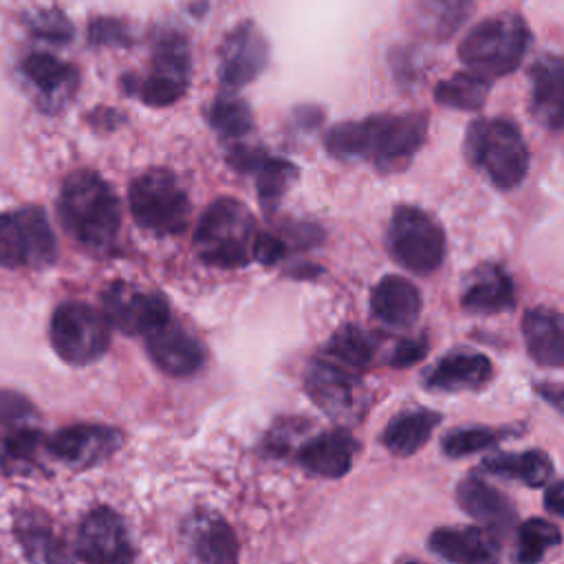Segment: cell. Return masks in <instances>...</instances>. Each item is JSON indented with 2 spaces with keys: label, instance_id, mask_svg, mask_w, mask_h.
I'll return each instance as SVG.
<instances>
[{
  "label": "cell",
  "instance_id": "6da1fadb",
  "mask_svg": "<svg viewBox=\"0 0 564 564\" xmlns=\"http://www.w3.org/2000/svg\"><path fill=\"white\" fill-rule=\"evenodd\" d=\"M427 137L425 112H381L328 130L326 150L341 161H370L392 170L412 159Z\"/></svg>",
  "mask_w": 564,
  "mask_h": 564
},
{
  "label": "cell",
  "instance_id": "7a4b0ae2",
  "mask_svg": "<svg viewBox=\"0 0 564 564\" xmlns=\"http://www.w3.org/2000/svg\"><path fill=\"white\" fill-rule=\"evenodd\" d=\"M59 220L68 236L90 251H108L121 229V203L93 170L70 172L59 189Z\"/></svg>",
  "mask_w": 564,
  "mask_h": 564
},
{
  "label": "cell",
  "instance_id": "3957f363",
  "mask_svg": "<svg viewBox=\"0 0 564 564\" xmlns=\"http://www.w3.org/2000/svg\"><path fill=\"white\" fill-rule=\"evenodd\" d=\"M256 220L236 198H216L196 223L194 251L212 267L238 269L251 260Z\"/></svg>",
  "mask_w": 564,
  "mask_h": 564
},
{
  "label": "cell",
  "instance_id": "277c9868",
  "mask_svg": "<svg viewBox=\"0 0 564 564\" xmlns=\"http://www.w3.org/2000/svg\"><path fill=\"white\" fill-rule=\"evenodd\" d=\"M465 154L500 189L522 183L529 170V148L520 128L505 117L476 119L465 132Z\"/></svg>",
  "mask_w": 564,
  "mask_h": 564
},
{
  "label": "cell",
  "instance_id": "5b68a950",
  "mask_svg": "<svg viewBox=\"0 0 564 564\" xmlns=\"http://www.w3.org/2000/svg\"><path fill=\"white\" fill-rule=\"evenodd\" d=\"M531 33L527 22L516 13H500L478 22L460 42V62L487 77H505L513 73L527 55Z\"/></svg>",
  "mask_w": 564,
  "mask_h": 564
},
{
  "label": "cell",
  "instance_id": "8992f818",
  "mask_svg": "<svg viewBox=\"0 0 564 564\" xmlns=\"http://www.w3.org/2000/svg\"><path fill=\"white\" fill-rule=\"evenodd\" d=\"M192 77V51L187 37L176 29H161L152 37L150 70L143 77L126 75L121 86L152 108H165L178 101Z\"/></svg>",
  "mask_w": 564,
  "mask_h": 564
},
{
  "label": "cell",
  "instance_id": "52a82bcc",
  "mask_svg": "<svg viewBox=\"0 0 564 564\" xmlns=\"http://www.w3.org/2000/svg\"><path fill=\"white\" fill-rule=\"evenodd\" d=\"M128 205L137 225L156 236H176L192 218L187 192L178 178L163 167L148 170L130 183Z\"/></svg>",
  "mask_w": 564,
  "mask_h": 564
},
{
  "label": "cell",
  "instance_id": "ba28073f",
  "mask_svg": "<svg viewBox=\"0 0 564 564\" xmlns=\"http://www.w3.org/2000/svg\"><path fill=\"white\" fill-rule=\"evenodd\" d=\"M392 258L412 273H434L445 260V231L423 209L399 205L392 212L388 236Z\"/></svg>",
  "mask_w": 564,
  "mask_h": 564
},
{
  "label": "cell",
  "instance_id": "9c48e42d",
  "mask_svg": "<svg viewBox=\"0 0 564 564\" xmlns=\"http://www.w3.org/2000/svg\"><path fill=\"white\" fill-rule=\"evenodd\" d=\"M55 352L73 366H86L104 357L110 344V324L104 313L86 302H62L48 326Z\"/></svg>",
  "mask_w": 564,
  "mask_h": 564
},
{
  "label": "cell",
  "instance_id": "30bf717a",
  "mask_svg": "<svg viewBox=\"0 0 564 564\" xmlns=\"http://www.w3.org/2000/svg\"><path fill=\"white\" fill-rule=\"evenodd\" d=\"M55 256V234L42 207L29 205L0 214V267L42 269Z\"/></svg>",
  "mask_w": 564,
  "mask_h": 564
},
{
  "label": "cell",
  "instance_id": "8fae6325",
  "mask_svg": "<svg viewBox=\"0 0 564 564\" xmlns=\"http://www.w3.org/2000/svg\"><path fill=\"white\" fill-rule=\"evenodd\" d=\"M101 306L106 322L130 337L145 335L170 317V306L159 293L143 291L123 280L104 289Z\"/></svg>",
  "mask_w": 564,
  "mask_h": 564
},
{
  "label": "cell",
  "instance_id": "7c38bea8",
  "mask_svg": "<svg viewBox=\"0 0 564 564\" xmlns=\"http://www.w3.org/2000/svg\"><path fill=\"white\" fill-rule=\"evenodd\" d=\"M306 394L324 410L330 419L352 421L361 412V381L339 364L328 359L311 361L304 377Z\"/></svg>",
  "mask_w": 564,
  "mask_h": 564
},
{
  "label": "cell",
  "instance_id": "4fadbf2b",
  "mask_svg": "<svg viewBox=\"0 0 564 564\" xmlns=\"http://www.w3.org/2000/svg\"><path fill=\"white\" fill-rule=\"evenodd\" d=\"M269 64V42L256 22L234 26L218 51V77L225 88L251 84Z\"/></svg>",
  "mask_w": 564,
  "mask_h": 564
},
{
  "label": "cell",
  "instance_id": "5bb4252c",
  "mask_svg": "<svg viewBox=\"0 0 564 564\" xmlns=\"http://www.w3.org/2000/svg\"><path fill=\"white\" fill-rule=\"evenodd\" d=\"M123 443L117 427L101 423H75L46 438L48 454L70 467L86 469L112 456Z\"/></svg>",
  "mask_w": 564,
  "mask_h": 564
},
{
  "label": "cell",
  "instance_id": "9a60e30c",
  "mask_svg": "<svg viewBox=\"0 0 564 564\" xmlns=\"http://www.w3.org/2000/svg\"><path fill=\"white\" fill-rule=\"evenodd\" d=\"M77 557L99 564H123L134 560L132 542L117 511L97 507L86 513L77 533Z\"/></svg>",
  "mask_w": 564,
  "mask_h": 564
},
{
  "label": "cell",
  "instance_id": "2e32d148",
  "mask_svg": "<svg viewBox=\"0 0 564 564\" xmlns=\"http://www.w3.org/2000/svg\"><path fill=\"white\" fill-rule=\"evenodd\" d=\"M145 350L154 366L170 377H189L205 361L203 344L172 317L143 335Z\"/></svg>",
  "mask_w": 564,
  "mask_h": 564
},
{
  "label": "cell",
  "instance_id": "e0dca14e",
  "mask_svg": "<svg viewBox=\"0 0 564 564\" xmlns=\"http://www.w3.org/2000/svg\"><path fill=\"white\" fill-rule=\"evenodd\" d=\"M20 70L26 84L33 88L37 104L48 110H62L77 93V68L48 53H31L22 59Z\"/></svg>",
  "mask_w": 564,
  "mask_h": 564
},
{
  "label": "cell",
  "instance_id": "ac0fdd59",
  "mask_svg": "<svg viewBox=\"0 0 564 564\" xmlns=\"http://www.w3.org/2000/svg\"><path fill=\"white\" fill-rule=\"evenodd\" d=\"M189 555L207 564H229L238 560V540L231 527L214 511L198 509L187 516L181 529Z\"/></svg>",
  "mask_w": 564,
  "mask_h": 564
},
{
  "label": "cell",
  "instance_id": "d6986e66",
  "mask_svg": "<svg viewBox=\"0 0 564 564\" xmlns=\"http://www.w3.org/2000/svg\"><path fill=\"white\" fill-rule=\"evenodd\" d=\"M491 375L494 368L487 355L474 350H452L427 370L423 383L427 390L465 392L480 390L489 383Z\"/></svg>",
  "mask_w": 564,
  "mask_h": 564
},
{
  "label": "cell",
  "instance_id": "ffe728a7",
  "mask_svg": "<svg viewBox=\"0 0 564 564\" xmlns=\"http://www.w3.org/2000/svg\"><path fill=\"white\" fill-rule=\"evenodd\" d=\"M427 544L434 555L456 564H487L500 555L494 533L480 527H441Z\"/></svg>",
  "mask_w": 564,
  "mask_h": 564
},
{
  "label": "cell",
  "instance_id": "44dd1931",
  "mask_svg": "<svg viewBox=\"0 0 564 564\" xmlns=\"http://www.w3.org/2000/svg\"><path fill=\"white\" fill-rule=\"evenodd\" d=\"M531 112L549 130L564 121V62L560 55H542L531 66Z\"/></svg>",
  "mask_w": 564,
  "mask_h": 564
},
{
  "label": "cell",
  "instance_id": "7402d4cb",
  "mask_svg": "<svg viewBox=\"0 0 564 564\" xmlns=\"http://www.w3.org/2000/svg\"><path fill=\"white\" fill-rule=\"evenodd\" d=\"M359 445L357 441L344 430H328L311 441H306L300 452V465L322 478H341L355 460Z\"/></svg>",
  "mask_w": 564,
  "mask_h": 564
},
{
  "label": "cell",
  "instance_id": "603a6c76",
  "mask_svg": "<svg viewBox=\"0 0 564 564\" xmlns=\"http://www.w3.org/2000/svg\"><path fill=\"white\" fill-rule=\"evenodd\" d=\"M456 502L467 516L485 524V529L491 533H505L516 522L511 500L491 485H487L485 480H480L478 476H469L463 482H458Z\"/></svg>",
  "mask_w": 564,
  "mask_h": 564
},
{
  "label": "cell",
  "instance_id": "cb8c5ba5",
  "mask_svg": "<svg viewBox=\"0 0 564 564\" xmlns=\"http://www.w3.org/2000/svg\"><path fill=\"white\" fill-rule=\"evenodd\" d=\"M474 0H410L405 20L425 40H449L469 18Z\"/></svg>",
  "mask_w": 564,
  "mask_h": 564
},
{
  "label": "cell",
  "instance_id": "d4e9b609",
  "mask_svg": "<svg viewBox=\"0 0 564 564\" xmlns=\"http://www.w3.org/2000/svg\"><path fill=\"white\" fill-rule=\"evenodd\" d=\"M370 308L386 326L410 328L421 313V295L410 280L401 275H386L372 289Z\"/></svg>",
  "mask_w": 564,
  "mask_h": 564
},
{
  "label": "cell",
  "instance_id": "484cf974",
  "mask_svg": "<svg viewBox=\"0 0 564 564\" xmlns=\"http://www.w3.org/2000/svg\"><path fill=\"white\" fill-rule=\"evenodd\" d=\"M522 335L527 352L533 361L551 368L564 364V324L553 308H531L522 317Z\"/></svg>",
  "mask_w": 564,
  "mask_h": 564
},
{
  "label": "cell",
  "instance_id": "4316f807",
  "mask_svg": "<svg viewBox=\"0 0 564 564\" xmlns=\"http://www.w3.org/2000/svg\"><path fill=\"white\" fill-rule=\"evenodd\" d=\"M460 304L465 311L480 315L509 311L513 306V282L498 264H482L467 280Z\"/></svg>",
  "mask_w": 564,
  "mask_h": 564
},
{
  "label": "cell",
  "instance_id": "83f0119b",
  "mask_svg": "<svg viewBox=\"0 0 564 564\" xmlns=\"http://www.w3.org/2000/svg\"><path fill=\"white\" fill-rule=\"evenodd\" d=\"M438 421H441V414L432 410L419 408V410L401 412L383 430L381 443L394 456H412L427 443Z\"/></svg>",
  "mask_w": 564,
  "mask_h": 564
},
{
  "label": "cell",
  "instance_id": "f1b7e54d",
  "mask_svg": "<svg viewBox=\"0 0 564 564\" xmlns=\"http://www.w3.org/2000/svg\"><path fill=\"white\" fill-rule=\"evenodd\" d=\"M0 469L9 476H29L44 467L46 436L35 427H22L0 438Z\"/></svg>",
  "mask_w": 564,
  "mask_h": 564
},
{
  "label": "cell",
  "instance_id": "f546056e",
  "mask_svg": "<svg viewBox=\"0 0 564 564\" xmlns=\"http://www.w3.org/2000/svg\"><path fill=\"white\" fill-rule=\"evenodd\" d=\"M482 469L494 476L518 480L527 487H542L553 476V463L549 454L538 449L489 456L482 460Z\"/></svg>",
  "mask_w": 564,
  "mask_h": 564
},
{
  "label": "cell",
  "instance_id": "4dcf8cb0",
  "mask_svg": "<svg viewBox=\"0 0 564 564\" xmlns=\"http://www.w3.org/2000/svg\"><path fill=\"white\" fill-rule=\"evenodd\" d=\"M15 535H18L29 560L55 562V560L66 557L62 542L57 540L53 527L48 524V520L42 513L24 511L15 520Z\"/></svg>",
  "mask_w": 564,
  "mask_h": 564
},
{
  "label": "cell",
  "instance_id": "1f68e13d",
  "mask_svg": "<svg viewBox=\"0 0 564 564\" xmlns=\"http://www.w3.org/2000/svg\"><path fill=\"white\" fill-rule=\"evenodd\" d=\"M489 86H491V79L474 70H465L438 82L434 88V99L445 108L478 110L487 101Z\"/></svg>",
  "mask_w": 564,
  "mask_h": 564
},
{
  "label": "cell",
  "instance_id": "d6a6232c",
  "mask_svg": "<svg viewBox=\"0 0 564 564\" xmlns=\"http://www.w3.org/2000/svg\"><path fill=\"white\" fill-rule=\"evenodd\" d=\"M253 174H256V187H258V198H260L262 209L275 212L282 196L297 181L300 170L291 161L271 156L267 152V156L260 161V165L253 170Z\"/></svg>",
  "mask_w": 564,
  "mask_h": 564
},
{
  "label": "cell",
  "instance_id": "836d02e7",
  "mask_svg": "<svg viewBox=\"0 0 564 564\" xmlns=\"http://www.w3.org/2000/svg\"><path fill=\"white\" fill-rule=\"evenodd\" d=\"M377 346H379V341L372 333L348 324L330 337L326 350L344 366H348L352 370H364L372 364Z\"/></svg>",
  "mask_w": 564,
  "mask_h": 564
},
{
  "label": "cell",
  "instance_id": "e575fe53",
  "mask_svg": "<svg viewBox=\"0 0 564 564\" xmlns=\"http://www.w3.org/2000/svg\"><path fill=\"white\" fill-rule=\"evenodd\" d=\"M207 121L225 139L245 137L253 126L249 104L238 97H227V95H223L209 104Z\"/></svg>",
  "mask_w": 564,
  "mask_h": 564
},
{
  "label": "cell",
  "instance_id": "d590c367",
  "mask_svg": "<svg viewBox=\"0 0 564 564\" xmlns=\"http://www.w3.org/2000/svg\"><path fill=\"white\" fill-rule=\"evenodd\" d=\"M562 542V533L555 524L531 518L518 529V560L524 564L540 562L544 553Z\"/></svg>",
  "mask_w": 564,
  "mask_h": 564
},
{
  "label": "cell",
  "instance_id": "8d00e7d4",
  "mask_svg": "<svg viewBox=\"0 0 564 564\" xmlns=\"http://www.w3.org/2000/svg\"><path fill=\"white\" fill-rule=\"evenodd\" d=\"M496 443V432L489 427H460L443 438V452L449 458H463L482 452Z\"/></svg>",
  "mask_w": 564,
  "mask_h": 564
},
{
  "label": "cell",
  "instance_id": "74e56055",
  "mask_svg": "<svg viewBox=\"0 0 564 564\" xmlns=\"http://www.w3.org/2000/svg\"><path fill=\"white\" fill-rule=\"evenodd\" d=\"M35 421V408L33 403L11 390H0V438L33 425Z\"/></svg>",
  "mask_w": 564,
  "mask_h": 564
},
{
  "label": "cell",
  "instance_id": "f35d334b",
  "mask_svg": "<svg viewBox=\"0 0 564 564\" xmlns=\"http://www.w3.org/2000/svg\"><path fill=\"white\" fill-rule=\"evenodd\" d=\"M26 26L33 35L46 42L66 44L73 37V24L59 9H40L26 18Z\"/></svg>",
  "mask_w": 564,
  "mask_h": 564
},
{
  "label": "cell",
  "instance_id": "ab89813d",
  "mask_svg": "<svg viewBox=\"0 0 564 564\" xmlns=\"http://www.w3.org/2000/svg\"><path fill=\"white\" fill-rule=\"evenodd\" d=\"M88 40L95 46H130L134 42V35L123 20L95 18L88 24Z\"/></svg>",
  "mask_w": 564,
  "mask_h": 564
},
{
  "label": "cell",
  "instance_id": "60d3db41",
  "mask_svg": "<svg viewBox=\"0 0 564 564\" xmlns=\"http://www.w3.org/2000/svg\"><path fill=\"white\" fill-rule=\"evenodd\" d=\"M289 242L271 231H256L253 247H251V260H258L264 267L278 264L289 253Z\"/></svg>",
  "mask_w": 564,
  "mask_h": 564
},
{
  "label": "cell",
  "instance_id": "b9f144b4",
  "mask_svg": "<svg viewBox=\"0 0 564 564\" xmlns=\"http://www.w3.org/2000/svg\"><path fill=\"white\" fill-rule=\"evenodd\" d=\"M427 352V339L425 337H419V339H403L397 344V348L392 350V357H390V366L394 368H405V366H412L416 361H421Z\"/></svg>",
  "mask_w": 564,
  "mask_h": 564
},
{
  "label": "cell",
  "instance_id": "7bdbcfd3",
  "mask_svg": "<svg viewBox=\"0 0 564 564\" xmlns=\"http://www.w3.org/2000/svg\"><path fill=\"white\" fill-rule=\"evenodd\" d=\"M544 507L549 513L553 516H562L564 513V494H562V480H553V485L546 489L544 496Z\"/></svg>",
  "mask_w": 564,
  "mask_h": 564
}]
</instances>
